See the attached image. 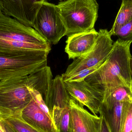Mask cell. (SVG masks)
<instances>
[{"mask_svg":"<svg viewBox=\"0 0 132 132\" xmlns=\"http://www.w3.org/2000/svg\"><path fill=\"white\" fill-rule=\"evenodd\" d=\"M57 6L68 37L94 28L99 7L95 0H67Z\"/></svg>","mask_w":132,"mask_h":132,"instance_id":"obj_2","label":"cell"},{"mask_svg":"<svg viewBox=\"0 0 132 132\" xmlns=\"http://www.w3.org/2000/svg\"><path fill=\"white\" fill-rule=\"evenodd\" d=\"M3 13L23 24L32 27L36 14L43 1L40 0H1Z\"/></svg>","mask_w":132,"mask_h":132,"instance_id":"obj_9","label":"cell"},{"mask_svg":"<svg viewBox=\"0 0 132 132\" xmlns=\"http://www.w3.org/2000/svg\"><path fill=\"white\" fill-rule=\"evenodd\" d=\"M20 119L31 126L43 132H58L53 121L32 98L22 110Z\"/></svg>","mask_w":132,"mask_h":132,"instance_id":"obj_11","label":"cell"},{"mask_svg":"<svg viewBox=\"0 0 132 132\" xmlns=\"http://www.w3.org/2000/svg\"><path fill=\"white\" fill-rule=\"evenodd\" d=\"M101 117L98 132H111L108 124L103 115L100 114Z\"/></svg>","mask_w":132,"mask_h":132,"instance_id":"obj_23","label":"cell"},{"mask_svg":"<svg viewBox=\"0 0 132 132\" xmlns=\"http://www.w3.org/2000/svg\"><path fill=\"white\" fill-rule=\"evenodd\" d=\"M40 1H46V0H40Z\"/></svg>","mask_w":132,"mask_h":132,"instance_id":"obj_29","label":"cell"},{"mask_svg":"<svg viewBox=\"0 0 132 132\" xmlns=\"http://www.w3.org/2000/svg\"><path fill=\"white\" fill-rule=\"evenodd\" d=\"M126 102L115 101L105 98L101 104L99 114L105 119L111 132H119L122 112Z\"/></svg>","mask_w":132,"mask_h":132,"instance_id":"obj_13","label":"cell"},{"mask_svg":"<svg viewBox=\"0 0 132 132\" xmlns=\"http://www.w3.org/2000/svg\"><path fill=\"white\" fill-rule=\"evenodd\" d=\"M132 20V0H122L121 7L116 16L112 28L109 31L111 36L115 35L122 26Z\"/></svg>","mask_w":132,"mask_h":132,"instance_id":"obj_17","label":"cell"},{"mask_svg":"<svg viewBox=\"0 0 132 132\" xmlns=\"http://www.w3.org/2000/svg\"><path fill=\"white\" fill-rule=\"evenodd\" d=\"M132 43L118 39L114 43L112 50L102 66L84 80L104 90L105 94H110L119 87L131 88L130 61Z\"/></svg>","mask_w":132,"mask_h":132,"instance_id":"obj_1","label":"cell"},{"mask_svg":"<svg viewBox=\"0 0 132 132\" xmlns=\"http://www.w3.org/2000/svg\"><path fill=\"white\" fill-rule=\"evenodd\" d=\"M51 43L35 44L0 39V51H45L50 52Z\"/></svg>","mask_w":132,"mask_h":132,"instance_id":"obj_16","label":"cell"},{"mask_svg":"<svg viewBox=\"0 0 132 132\" xmlns=\"http://www.w3.org/2000/svg\"><path fill=\"white\" fill-rule=\"evenodd\" d=\"M29 89L31 92L32 98L35 100V101L37 103L40 109L44 111L50 118L52 119L50 111L46 105L41 94L36 90L31 88L29 87Z\"/></svg>","mask_w":132,"mask_h":132,"instance_id":"obj_22","label":"cell"},{"mask_svg":"<svg viewBox=\"0 0 132 132\" xmlns=\"http://www.w3.org/2000/svg\"><path fill=\"white\" fill-rule=\"evenodd\" d=\"M119 132H132V101L126 102L123 107Z\"/></svg>","mask_w":132,"mask_h":132,"instance_id":"obj_18","label":"cell"},{"mask_svg":"<svg viewBox=\"0 0 132 132\" xmlns=\"http://www.w3.org/2000/svg\"><path fill=\"white\" fill-rule=\"evenodd\" d=\"M0 39L35 44L50 43L32 27L3 13L0 14Z\"/></svg>","mask_w":132,"mask_h":132,"instance_id":"obj_8","label":"cell"},{"mask_svg":"<svg viewBox=\"0 0 132 132\" xmlns=\"http://www.w3.org/2000/svg\"><path fill=\"white\" fill-rule=\"evenodd\" d=\"M117 102L132 101L131 88L121 87L116 88L105 98Z\"/></svg>","mask_w":132,"mask_h":132,"instance_id":"obj_19","label":"cell"},{"mask_svg":"<svg viewBox=\"0 0 132 132\" xmlns=\"http://www.w3.org/2000/svg\"><path fill=\"white\" fill-rule=\"evenodd\" d=\"M71 99L62 76L57 75L53 80L50 98L47 105L51 115L54 107L65 108L69 106Z\"/></svg>","mask_w":132,"mask_h":132,"instance_id":"obj_14","label":"cell"},{"mask_svg":"<svg viewBox=\"0 0 132 132\" xmlns=\"http://www.w3.org/2000/svg\"><path fill=\"white\" fill-rule=\"evenodd\" d=\"M130 69H131V73L132 77V57H131L130 61Z\"/></svg>","mask_w":132,"mask_h":132,"instance_id":"obj_27","label":"cell"},{"mask_svg":"<svg viewBox=\"0 0 132 132\" xmlns=\"http://www.w3.org/2000/svg\"><path fill=\"white\" fill-rule=\"evenodd\" d=\"M2 13H3V6L0 0V14Z\"/></svg>","mask_w":132,"mask_h":132,"instance_id":"obj_26","label":"cell"},{"mask_svg":"<svg viewBox=\"0 0 132 132\" xmlns=\"http://www.w3.org/2000/svg\"><path fill=\"white\" fill-rule=\"evenodd\" d=\"M115 35L122 41L132 42V20L121 27Z\"/></svg>","mask_w":132,"mask_h":132,"instance_id":"obj_21","label":"cell"},{"mask_svg":"<svg viewBox=\"0 0 132 132\" xmlns=\"http://www.w3.org/2000/svg\"><path fill=\"white\" fill-rule=\"evenodd\" d=\"M0 132H6L2 123L1 118H0Z\"/></svg>","mask_w":132,"mask_h":132,"instance_id":"obj_25","label":"cell"},{"mask_svg":"<svg viewBox=\"0 0 132 132\" xmlns=\"http://www.w3.org/2000/svg\"><path fill=\"white\" fill-rule=\"evenodd\" d=\"M50 52L0 51V81L28 76L47 66Z\"/></svg>","mask_w":132,"mask_h":132,"instance_id":"obj_3","label":"cell"},{"mask_svg":"<svg viewBox=\"0 0 132 132\" xmlns=\"http://www.w3.org/2000/svg\"><path fill=\"white\" fill-rule=\"evenodd\" d=\"M52 78V70L48 66L28 76L29 87L41 94L47 106L51 95Z\"/></svg>","mask_w":132,"mask_h":132,"instance_id":"obj_12","label":"cell"},{"mask_svg":"<svg viewBox=\"0 0 132 132\" xmlns=\"http://www.w3.org/2000/svg\"><path fill=\"white\" fill-rule=\"evenodd\" d=\"M131 90H132V87H131Z\"/></svg>","mask_w":132,"mask_h":132,"instance_id":"obj_30","label":"cell"},{"mask_svg":"<svg viewBox=\"0 0 132 132\" xmlns=\"http://www.w3.org/2000/svg\"><path fill=\"white\" fill-rule=\"evenodd\" d=\"M32 98L28 76L0 81V114L2 118H20Z\"/></svg>","mask_w":132,"mask_h":132,"instance_id":"obj_4","label":"cell"},{"mask_svg":"<svg viewBox=\"0 0 132 132\" xmlns=\"http://www.w3.org/2000/svg\"><path fill=\"white\" fill-rule=\"evenodd\" d=\"M52 116L58 132H74L69 106L65 108L54 107L52 111Z\"/></svg>","mask_w":132,"mask_h":132,"instance_id":"obj_15","label":"cell"},{"mask_svg":"<svg viewBox=\"0 0 132 132\" xmlns=\"http://www.w3.org/2000/svg\"><path fill=\"white\" fill-rule=\"evenodd\" d=\"M33 28L48 42L58 44L65 36L66 29L57 5L44 1L39 9Z\"/></svg>","mask_w":132,"mask_h":132,"instance_id":"obj_6","label":"cell"},{"mask_svg":"<svg viewBox=\"0 0 132 132\" xmlns=\"http://www.w3.org/2000/svg\"><path fill=\"white\" fill-rule=\"evenodd\" d=\"M67 1V0H59L60 1V2H62L65 1Z\"/></svg>","mask_w":132,"mask_h":132,"instance_id":"obj_28","label":"cell"},{"mask_svg":"<svg viewBox=\"0 0 132 132\" xmlns=\"http://www.w3.org/2000/svg\"><path fill=\"white\" fill-rule=\"evenodd\" d=\"M64 82L71 98L81 106L88 108L93 114L98 116L105 97L104 91L83 80Z\"/></svg>","mask_w":132,"mask_h":132,"instance_id":"obj_7","label":"cell"},{"mask_svg":"<svg viewBox=\"0 0 132 132\" xmlns=\"http://www.w3.org/2000/svg\"><path fill=\"white\" fill-rule=\"evenodd\" d=\"M94 28L68 37L65 52L69 59L74 60L88 52L93 48L98 36Z\"/></svg>","mask_w":132,"mask_h":132,"instance_id":"obj_10","label":"cell"},{"mask_svg":"<svg viewBox=\"0 0 132 132\" xmlns=\"http://www.w3.org/2000/svg\"><path fill=\"white\" fill-rule=\"evenodd\" d=\"M98 32L92 48L85 55L73 60L61 75L62 79L104 63L112 50L114 43L107 29H100Z\"/></svg>","mask_w":132,"mask_h":132,"instance_id":"obj_5","label":"cell"},{"mask_svg":"<svg viewBox=\"0 0 132 132\" xmlns=\"http://www.w3.org/2000/svg\"><path fill=\"white\" fill-rule=\"evenodd\" d=\"M4 119L17 132H43L28 125L20 119L10 117Z\"/></svg>","mask_w":132,"mask_h":132,"instance_id":"obj_20","label":"cell"},{"mask_svg":"<svg viewBox=\"0 0 132 132\" xmlns=\"http://www.w3.org/2000/svg\"><path fill=\"white\" fill-rule=\"evenodd\" d=\"M1 120L6 132H17L4 119L1 118Z\"/></svg>","mask_w":132,"mask_h":132,"instance_id":"obj_24","label":"cell"}]
</instances>
